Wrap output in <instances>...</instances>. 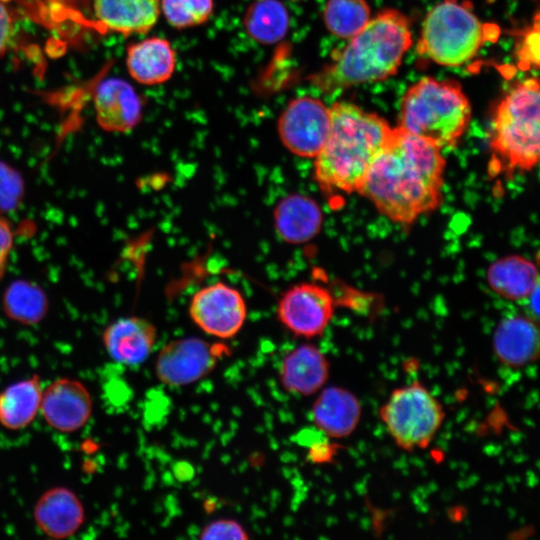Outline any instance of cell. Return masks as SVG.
Listing matches in <instances>:
<instances>
[{
  "label": "cell",
  "mask_w": 540,
  "mask_h": 540,
  "mask_svg": "<svg viewBox=\"0 0 540 540\" xmlns=\"http://www.w3.org/2000/svg\"><path fill=\"white\" fill-rule=\"evenodd\" d=\"M445 166L441 148L397 126L357 193L389 220L411 225L441 204Z\"/></svg>",
  "instance_id": "cell-1"
},
{
  "label": "cell",
  "mask_w": 540,
  "mask_h": 540,
  "mask_svg": "<svg viewBox=\"0 0 540 540\" xmlns=\"http://www.w3.org/2000/svg\"><path fill=\"white\" fill-rule=\"evenodd\" d=\"M328 137L314 158V177L327 194L357 192L393 128L381 116L349 102L330 107Z\"/></svg>",
  "instance_id": "cell-2"
},
{
  "label": "cell",
  "mask_w": 540,
  "mask_h": 540,
  "mask_svg": "<svg viewBox=\"0 0 540 540\" xmlns=\"http://www.w3.org/2000/svg\"><path fill=\"white\" fill-rule=\"evenodd\" d=\"M412 44L408 19L388 9L371 18L333 61L314 77L325 92L384 80L394 75Z\"/></svg>",
  "instance_id": "cell-3"
},
{
  "label": "cell",
  "mask_w": 540,
  "mask_h": 540,
  "mask_svg": "<svg viewBox=\"0 0 540 540\" xmlns=\"http://www.w3.org/2000/svg\"><path fill=\"white\" fill-rule=\"evenodd\" d=\"M540 91L536 78L514 87L492 121L490 171L506 175L532 170L539 161Z\"/></svg>",
  "instance_id": "cell-4"
},
{
  "label": "cell",
  "mask_w": 540,
  "mask_h": 540,
  "mask_svg": "<svg viewBox=\"0 0 540 540\" xmlns=\"http://www.w3.org/2000/svg\"><path fill=\"white\" fill-rule=\"evenodd\" d=\"M470 119L471 105L458 83L425 77L404 94L398 126L442 149L457 144Z\"/></svg>",
  "instance_id": "cell-5"
},
{
  "label": "cell",
  "mask_w": 540,
  "mask_h": 540,
  "mask_svg": "<svg viewBox=\"0 0 540 540\" xmlns=\"http://www.w3.org/2000/svg\"><path fill=\"white\" fill-rule=\"evenodd\" d=\"M485 26L466 6L443 0L424 19L418 52L444 66L471 60L486 40Z\"/></svg>",
  "instance_id": "cell-6"
},
{
  "label": "cell",
  "mask_w": 540,
  "mask_h": 540,
  "mask_svg": "<svg viewBox=\"0 0 540 540\" xmlns=\"http://www.w3.org/2000/svg\"><path fill=\"white\" fill-rule=\"evenodd\" d=\"M394 443L405 451L427 448L440 430L445 411L420 382L396 388L379 410Z\"/></svg>",
  "instance_id": "cell-7"
},
{
  "label": "cell",
  "mask_w": 540,
  "mask_h": 540,
  "mask_svg": "<svg viewBox=\"0 0 540 540\" xmlns=\"http://www.w3.org/2000/svg\"><path fill=\"white\" fill-rule=\"evenodd\" d=\"M228 346L208 342L198 337H184L169 341L158 352L155 361L157 379L170 387L191 385L207 377Z\"/></svg>",
  "instance_id": "cell-8"
},
{
  "label": "cell",
  "mask_w": 540,
  "mask_h": 540,
  "mask_svg": "<svg viewBox=\"0 0 540 540\" xmlns=\"http://www.w3.org/2000/svg\"><path fill=\"white\" fill-rule=\"evenodd\" d=\"M330 108L320 99L301 96L292 99L277 121V133L283 146L301 158H315L330 130Z\"/></svg>",
  "instance_id": "cell-9"
},
{
  "label": "cell",
  "mask_w": 540,
  "mask_h": 540,
  "mask_svg": "<svg viewBox=\"0 0 540 540\" xmlns=\"http://www.w3.org/2000/svg\"><path fill=\"white\" fill-rule=\"evenodd\" d=\"M336 300L331 291L314 282H301L280 297L276 316L293 335L310 339L323 334L334 315Z\"/></svg>",
  "instance_id": "cell-10"
},
{
  "label": "cell",
  "mask_w": 540,
  "mask_h": 540,
  "mask_svg": "<svg viewBox=\"0 0 540 540\" xmlns=\"http://www.w3.org/2000/svg\"><path fill=\"white\" fill-rule=\"evenodd\" d=\"M189 315L206 334L227 340L236 336L244 326L247 304L238 289L224 282H216L193 294Z\"/></svg>",
  "instance_id": "cell-11"
},
{
  "label": "cell",
  "mask_w": 540,
  "mask_h": 540,
  "mask_svg": "<svg viewBox=\"0 0 540 540\" xmlns=\"http://www.w3.org/2000/svg\"><path fill=\"white\" fill-rule=\"evenodd\" d=\"M93 397L80 380L60 377L43 387L40 414L46 424L60 433L84 428L93 414Z\"/></svg>",
  "instance_id": "cell-12"
},
{
  "label": "cell",
  "mask_w": 540,
  "mask_h": 540,
  "mask_svg": "<svg viewBox=\"0 0 540 540\" xmlns=\"http://www.w3.org/2000/svg\"><path fill=\"white\" fill-rule=\"evenodd\" d=\"M93 104L97 124L109 133L130 132L142 118L140 95L121 78L102 81L95 90Z\"/></svg>",
  "instance_id": "cell-13"
},
{
  "label": "cell",
  "mask_w": 540,
  "mask_h": 540,
  "mask_svg": "<svg viewBox=\"0 0 540 540\" xmlns=\"http://www.w3.org/2000/svg\"><path fill=\"white\" fill-rule=\"evenodd\" d=\"M157 337V328L151 321L140 316H127L109 323L102 332L101 340L114 362L134 366L150 356Z\"/></svg>",
  "instance_id": "cell-14"
},
{
  "label": "cell",
  "mask_w": 540,
  "mask_h": 540,
  "mask_svg": "<svg viewBox=\"0 0 540 540\" xmlns=\"http://www.w3.org/2000/svg\"><path fill=\"white\" fill-rule=\"evenodd\" d=\"M37 528L46 536L65 539L75 535L86 520V511L79 496L66 486L44 491L33 508Z\"/></svg>",
  "instance_id": "cell-15"
},
{
  "label": "cell",
  "mask_w": 540,
  "mask_h": 540,
  "mask_svg": "<svg viewBox=\"0 0 540 540\" xmlns=\"http://www.w3.org/2000/svg\"><path fill=\"white\" fill-rule=\"evenodd\" d=\"M330 363L326 355L311 343L290 350L279 367V381L289 393L308 397L318 393L327 383Z\"/></svg>",
  "instance_id": "cell-16"
},
{
  "label": "cell",
  "mask_w": 540,
  "mask_h": 540,
  "mask_svg": "<svg viewBox=\"0 0 540 540\" xmlns=\"http://www.w3.org/2000/svg\"><path fill=\"white\" fill-rule=\"evenodd\" d=\"M311 414L315 426L327 438L343 439L356 430L362 407L351 391L339 386H329L319 391Z\"/></svg>",
  "instance_id": "cell-17"
},
{
  "label": "cell",
  "mask_w": 540,
  "mask_h": 540,
  "mask_svg": "<svg viewBox=\"0 0 540 540\" xmlns=\"http://www.w3.org/2000/svg\"><path fill=\"white\" fill-rule=\"evenodd\" d=\"M323 220L318 202L304 194L286 195L273 210L275 231L287 244L300 245L311 241L320 233Z\"/></svg>",
  "instance_id": "cell-18"
},
{
  "label": "cell",
  "mask_w": 540,
  "mask_h": 540,
  "mask_svg": "<svg viewBox=\"0 0 540 540\" xmlns=\"http://www.w3.org/2000/svg\"><path fill=\"white\" fill-rule=\"evenodd\" d=\"M493 352L506 367L521 368L537 360L539 329L528 316L514 315L503 319L494 331Z\"/></svg>",
  "instance_id": "cell-19"
},
{
  "label": "cell",
  "mask_w": 540,
  "mask_h": 540,
  "mask_svg": "<svg viewBox=\"0 0 540 540\" xmlns=\"http://www.w3.org/2000/svg\"><path fill=\"white\" fill-rule=\"evenodd\" d=\"M125 64L131 78L145 86L167 82L176 70V52L162 37H148L131 43L126 50Z\"/></svg>",
  "instance_id": "cell-20"
},
{
  "label": "cell",
  "mask_w": 540,
  "mask_h": 540,
  "mask_svg": "<svg viewBox=\"0 0 540 540\" xmlns=\"http://www.w3.org/2000/svg\"><path fill=\"white\" fill-rule=\"evenodd\" d=\"M93 11L104 28L126 36L149 32L161 14L160 0H93Z\"/></svg>",
  "instance_id": "cell-21"
},
{
  "label": "cell",
  "mask_w": 540,
  "mask_h": 540,
  "mask_svg": "<svg viewBox=\"0 0 540 540\" xmlns=\"http://www.w3.org/2000/svg\"><path fill=\"white\" fill-rule=\"evenodd\" d=\"M43 386L38 374L15 381L0 391V425L9 431L30 426L40 414Z\"/></svg>",
  "instance_id": "cell-22"
},
{
  "label": "cell",
  "mask_w": 540,
  "mask_h": 540,
  "mask_svg": "<svg viewBox=\"0 0 540 540\" xmlns=\"http://www.w3.org/2000/svg\"><path fill=\"white\" fill-rule=\"evenodd\" d=\"M489 287L497 295L511 301L528 299L539 287L537 266L521 255L495 260L487 270Z\"/></svg>",
  "instance_id": "cell-23"
},
{
  "label": "cell",
  "mask_w": 540,
  "mask_h": 540,
  "mask_svg": "<svg viewBox=\"0 0 540 540\" xmlns=\"http://www.w3.org/2000/svg\"><path fill=\"white\" fill-rule=\"evenodd\" d=\"M1 305L6 317L13 322L23 326H35L46 317L49 299L37 283L17 279L5 288Z\"/></svg>",
  "instance_id": "cell-24"
},
{
  "label": "cell",
  "mask_w": 540,
  "mask_h": 540,
  "mask_svg": "<svg viewBox=\"0 0 540 540\" xmlns=\"http://www.w3.org/2000/svg\"><path fill=\"white\" fill-rule=\"evenodd\" d=\"M243 23L252 39L261 44H274L286 35L289 15L279 0H256L246 10Z\"/></svg>",
  "instance_id": "cell-25"
},
{
  "label": "cell",
  "mask_w": 540,
  "mask_h": 540,
  "mask_svg": "<svg viewBox=\"0 0 540 540\" xmlns=\"http://www.w3.org/2000/svg\"><path fill=\"white\" fill-rule=\"evenodd\" d=\"M370 8L365 0H328L323 20L336 37L350 39L370 21Z\"/></svg>",
  "instance_id": "cell-26"
},
{
  "label": "cell",
  "mask_w": 540,
  "mask_h": 540,
  "mask_svg": "<svg viewBox=\"0 0 540 540\" xmlns=\"http://www.w3.org/2000/svg\"><path fill=\"white\" fill-rule=\"evenodd\" d=\"M161 13L175 29H188L206 23L214 11L213 0H160Z\"/></svg>",
  "instance_id": "cell-27"
},
{
  "label": "cell",
  "mask_w": 540,
  "mask_h": 540,
  "mask_svg": "<svg viewBox=\"0 0 540 540\" xmlns=\"http://www.w3.org/2000/svg\"><path fill=\"white\" fill-rule=\"evenodd\" d=\"M24 179L14 167L0 160V215L16 210L24 198Z\"/></svg>",
  "instance_id": "cell-28"
},
{
  "label": "cell",
  "mask_w": 540,
  "mask_h": 540,
  "mask_svg": "<svg viewBox=\"0 0 540 540\" xmlns=\"http://www.w3.org/2000/svg\"><path fill=\"white\" fill-rule=\"evenodd\" d=\"M199 538L247 540L249 534L243 525L234 519H217L203 527Z\"/></svg>",
  "instance_id": "cell-29"
},
{
  "label": "cell",
  "mask_w": 540,
  "mask_h": 540,
  "mask_svg": "<svg viewBox=\"0 0 540 540\" xmlns=\"http://www.w3.org/2000/svg\"><path fill=\"white\" fill-rule=\"evenodd\" d=\"M16 33V20L9 5L0 0V58L10 48Z\"/></svg>",
  "instance_id": "cell-30"
},
{
  "label": "cell",
  "mask_w": 540,
  "mask_h": 540,
  "mask_svg": "<svg viewBox=\"0 0 540 540\" xmlns=\"http://www.w3.org/2000/svg\"><path fill=\"white\" fill-rule=\"evenodd\" d=\"M13 246L12 226L4 215H0V282L6 273Z\"/></svg>",
  "instance_id": "cell-31"
},
{
  "label": "cell",
  "mask_w": 540,
  "mask_h": 540,
  "mask_svg": "<svg viewBox=\"0 0 540 540\" xmlns=\"http://www.w3.org/2000/svg\"><path fill=\"white\" fill-rule=\"evenodd\" d=\"M337 447L328 441L316 442L310 446L308 459L314 463H326L333 459Z\"/></svg>",
  "instance_id": "cell-32"
},
{
  "label": "cell",
  "mask_w": 540,
  "mask_h": 540,
  "mask_svg": "<svg viewBox=\"0 0 540 540\" xmlns=\"http://www.w3.org/2000/svg\"><path fill=\"white\" fill-rule=\"evenodd\" d=\"M298 1V0H297Z\"/></svg>",
  "instance_id": "cell-33"
}]
</instances>
